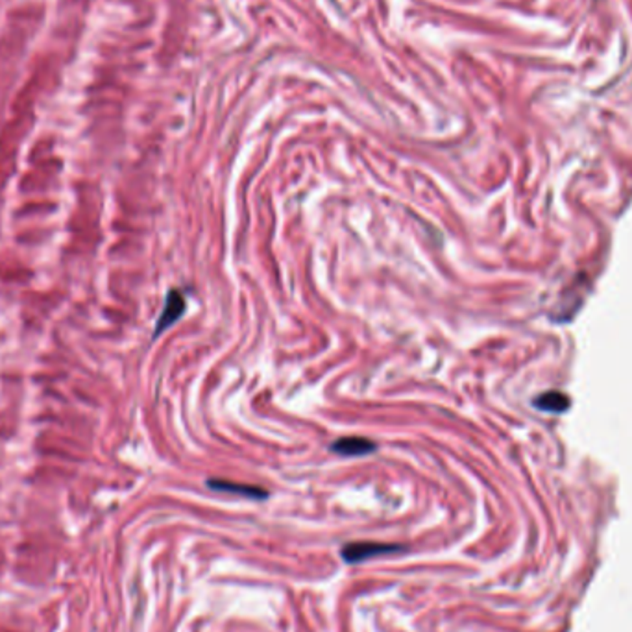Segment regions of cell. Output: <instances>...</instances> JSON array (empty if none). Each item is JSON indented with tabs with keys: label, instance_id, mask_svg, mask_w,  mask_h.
Here are the masks:
<instances>
[{
	"label": "cell",
	"instance_id": "1",
	"mask_svg": "<svg viewBox=\"0 0 632 632\" xmlns=\"http://www.w3.org/2000/svg\"><path fill=\"white\" fill-rule=\"evenodd\" d=\"M185 309H187L185 296L176 289L168 291V294L165 298V305L161 309V314H159V319H158L156 328H154V339H158L161 333H165L168 328H172L176 322H178L184 316Z\"/></svg>",
	"mask_w": 632,
	"mask_h": 632
},
{
	"label": "cell",
	"instance_id": "2",
	"mask_svg": "<svg viewBox=\"0 0 632 632\" xmlns=\"http://www.w3.org/2000/svg\"><path fill=\"white\" fill-rule=\"evenodd\" d=\"M403 547L400 544H383V542H357V544H348L342 549V558L346 562H361L368 560L372 556L379 555H389L402 551Z\"/></svg>",
	"mask_w": 632,
	"mask_h": 632
},
{
	"label": "cell",
	"instance_id": "3",
	"mask_svg": "<svg viewBox=\"0 0 632 632\" xmlns=\"http://www.w3.org/2000/svg\"><path fill=\"white\" fill-rule=\"evenodd\" d=\"M330 449L342 456H365L375 453L377 446L365 437H340L331 444Z\"/></svg>",
	"mask_w": 632,
	"mask_h": 632
},
{
	"label": "cell",
	"instance_id": "4",
	"mask_svg": "<svg viewBox=\"0 0 632 632\" xmlns=\"http://www.w3.org/2000/svg\"><path fill=\"white\" fill-rule=\"evenodd\" d=\"M207 486L215 492H226V494H237L242 498L250 500H265L268 498V492L261 486L254 484H242V483H233L228 479H209Z\"/></svg>",
	"mask_w": 632,
	"mask_h": 632
}]
</instances>
